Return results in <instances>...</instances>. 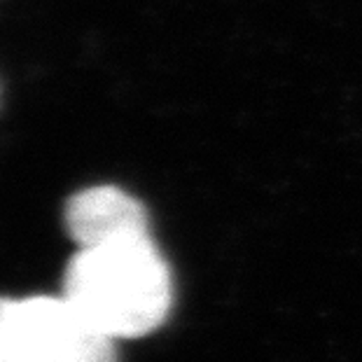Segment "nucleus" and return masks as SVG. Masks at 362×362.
Instances as JSON below:
<instances>
[{"label": "nucleus", "instance_id": "obj_1", "mask_svg": "<svg viewBox=\"0 0 362 362\" xmlns=\"http://www.w3.org/2000/svg\"><path fill=\"white\" fill-rule=\"evenodd\" d=\"M61 295L103 337L138 339L168 318L171 269L150 232L105 238L73 252Z\"/></svg>", "mask_w": 362, "mask_h": 362}, {"label": "nucleus", "instance_id": "obj_3", "mask_svg": "<svg viewBox=\"0 0 362 362\" xmlns=\"http://www.w3.org/2000/svg\"><path fill=\"white\" fill-rule=\"evenodd\" d=\"M64 225L78 248L115 236L150 232L143 204L115 185H98L73 194L64 208Z\"/></svg>", "mask_w": 362, "mask_h": 362}, {"label": "nucleus", "instance_id": "obj_2", "mask_svg": "<svg viewBox=\"0 0 362 362\" xmlns=\"http://www.w3.org/2000/svg\"><path fill=\"white\" fill-rule=\"evenodd\" d=\"M0 362H117V341L64 295L0 297Z\"/></svg>", "mask_w": 362, "mask_h": 362}]
</instances>
